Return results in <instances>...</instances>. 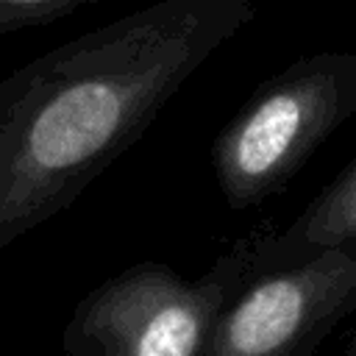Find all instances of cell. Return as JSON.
Instances as JSON below:
<instances>
[{"label":"cell","instance_id":"obj_1","mask_svg":"<svg viewBox=\"0 0 356 356\" xmlns=\"http://www.w3.org/2000/svg\"><path fill=\"white\" fill-rule=\"evenodd\" d=\"M259 0H156L0 78V250L67 209Z\"/></svg>","mask_w":356,"mask_h":356},{"label":"cell","instance_id":"obj_2","mask_svg":"<svg viewBox=\"0 0 356 356\" xmlns=\"http://www.w3.org/2000/svg\"><path fill=\"white\" fill-rule=\"evenodd\" d=\"M356 114V50L292 61L264 81L214 142V175L234 209L278 192L317 145Z\"/></svg>","mask_w":356,"mask_h":356},{"label":"cell","instance_id":"obj_3","mask_svg":"<svg viewBox=\"0 0 356 356\" xmlns=\"http://www.w3.org/2000/svg\"><path fill=\"white\" fill-rule=\"evenodd\" d=\"M245 253L186 281L167 264H136L92 289L64 328L67 356H203L209 334L245 273Z\"/></svg>","mask_w":356,"mask_h":356},{"label":"cell","instance_id":"obj_4","mask_svg":"<svg viewBox=\"0 0 356 356\" xmlns=\"http://www.w3.org/2000/svg\"><path fill=\"white\" fill-rule=\"evenodd\" d=\"M356 309V242L317 248L273 270L222 306L203 356H312Z\"/></svg>","mask_w":356,"mask_h":356},{"label":"cell","instance_id":"obj_5","mask_svg":"<svg viewBox=\"0 0 356 356\" xmlns=\"http://www.w3.org/2000/svg\"><path fill=\"white\" fill-rule=\"evenodd\" d=\"M286 242L295 250L356 242V161L306 206L286 234Z\"/></svg>","mask_w":356,"mask_h":356},{"label":"cell","instance_id":"obj_6","mask_svg":"<svg viewBox=\"0 0 356 356\" xmlns=\"http://www.w3.org/2000/svg\"><path fill=\"white\" fill-rule=\"evenodd\" d=\"M97 0H0V36L31 25H44Z\"/></svg>","mask_w":356,"mask_h":356}]
</instances>
